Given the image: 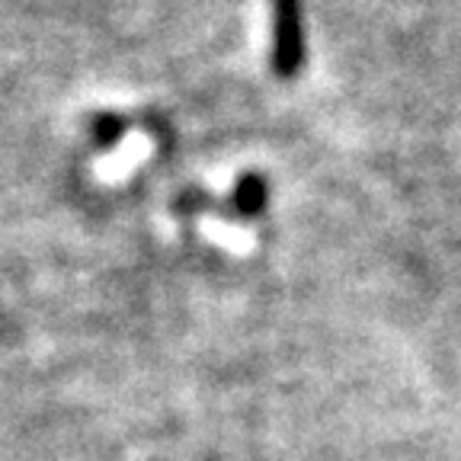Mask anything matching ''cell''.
<instances>
[{
  "instance_id": "1",
  "label": "cell",
  "mask_w": 461,
  "mask_h": 461,
  "mask_svg": "<svg viewBox=\"0 0 461 461\" xmlns=\"http://www.w3.org/2000/svg\"><path fill=\"white\" fill-rule=\"evenodd\" d=\"M273 65L282 77L302 68L304 42H302V10L298 0H273Z\"/></svg>"
},
{
  "instance_id": "2",
  "label": "cell",
  "mask_w": 461,
  "mask_h": 461,
  "mask_svg": "<svg viewBox=\"0 0 461 461\" xmlns=\"http://www.w3.org/2000/svg\"><path fill=\"white\" fill-rule=\"evenodd\" d=\"M263 199H267V186L259 176H244L238 186V209L240 212H259L263 209Z\"/></svg>"
},
{
  "instance_id": "3",
  "label": "cell",
  "mask_w": 461,
  "mask_h": 461,
  "mask_svg": "<svg viewBox=\"0 0 461 461\" xmlns=\"http://www.w3.org/2000/svg\"><path fill=\"white\" fill-rule=\"evenodd\" d=\"M115 129H119V122H115V119H96V138H100V141H109V138L115 135Z\"/></svg>"
}]
</instances>
